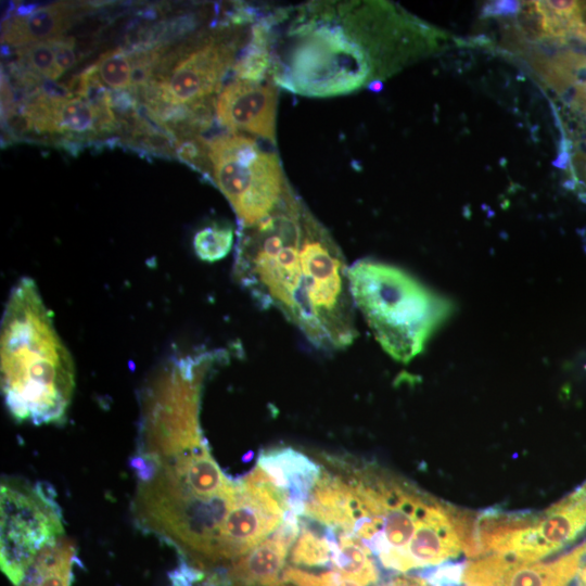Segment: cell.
I'll return each mask as SVG.
<instances>
[{"mask_svg":"<svg viewBox=\"0 0 586 586\" xmlns=\"http://www.w3.org/2000/svg\"><path fill=\"white\" fill-rule=\"evenodd\" d=\"M585 169H586V165H585ZM583 177H584V178H583V180H584V181H585V183H586V170H585V173H584V176H583Z\"/></svg>","mask_w":586,"mask_h":586,"instance_id":"27","label":"cell"},{"mask_svg":"<svg viewBox=\"0 0 586 586\" xmlns=\"http://www.w3.org/2000/svg\"><path fill=\"white\" fill-rule=\"evenodd\" d=\"M581 545L556 561L542 563L504 555H487L464 566L466 586H570L575 578Z\"/></svg>","mask_w":586,"mask_h":586,"instance_id":"12","label":"cell"},{"mask_svg":"<svg viewBox=\"0 0 586 586\" xmlns=\"http://www.w3.org/2000/svg\"><path fill=\"white\" fill-rule=\"evenodd\" d=\"M211 179L230 203L241 228L273 215L295 195L273 152L255 139L224 133L207 140Z\"/></svg>","mask_w":586,"mask_h":586,"instance_id":"8","label":"cell"},{"mask_svg":"<svg viewBox=\"0 0 586 586\" xmlns=\"http://www.w3.org/2000/svg\"><path fill=\"white\" fill-rule=\"evenodd\" d=\"M302 205L295 196L273 215L241 228L232 276L259 307L278 310L304 333L306 315L298 253Z\"/></svg>","mask_w":586,"mask_h":586,"instance_id":"6","label":"cell"},{"mask_svg":"<svg viewBox=\"0 0 586 586\" xmlns=\"http://www.w3.org/2000/svg\"><path fill=\"white\" fill-rule=\"evenodd\" d=\"M76 561L74 543L62 536L38 552L17 586H72Z\"/></svg>","mask_w":586,"mask_h":586,"instance_id":"17","label":"cell"},{"mask_svg":"<svg viewBox=\"0 0 586 586\" xmlns=\"http://www.w3.org/2000/svg\"><path fill=\"white\" fill-rule=\"evenodd\" d=\"M288 498V511L302 517L321 474V464L290 446L260 451L257 464Z\"/></svg>","mask_w":586,"mask_h":586,"instance_id":"15","label":"cell"},{"mask_svg":"<svg viewBox=\"0 0 586 586\" xmlns=\"http://www.w3.org/2000/svg\"><path fill=\"white\" fill-rule=\"evenodd\" d=\"M64 534L50 485L5 479L1 483V570L17 586L38 552Z\"/></svg>","mask_w":586,"mask_h":586,"instance_id":"9","label":"cell"},{"mask_svg":"<svg viewBox=\"0 0 586 586\" xmlns=\"http://www.w3.org/2000/svg\"><path fill=\"white\" fill-rule=\"evenodd\" d=\"M586 528V481L572 493L507 533L495 555L536 561L575 540Z\"/></svg>","mask_w":586,"mask_h":586,"instance_id":"11","label":"cell"},{"mask_svg":"<svg viewBox=\"0 0 586 586\" xmlns=\"http://www.w3.org/2000/svg\"><path fill=\"white\" fill-rule=\"evenodd\" d=\"M340 474L332 527L388 570L440 565L462 550L453 507L371 463L327 455Z\"/></svg>","mask_w":586,"mask_h":586,"instance_id":"2","label":"cell"},{"mask_svg":"<svg viewBox=\"0 0 586 586\" xmlns=\"http://www.w3.org/2000/svg\"><path fill=\"white\" fill-rule=\"evenodd\" d=\"M235 42L211 38L190 49L167 74L157 75L140 92L144 104H192L221 90L235 63Z\"/></svg>","mask_w":586,"mask_h":586,"instance_id":"10","label":"cell"},{"mask_svg":"<svg viewBox=\"0 0 586 586\" xmlns=\"http://www.w3.org/2000/svg\"><path fill=\"white\" fill-rule=\"evenodd\" d=\"M304 335L324 351L343 349L357 336L349 268L329 231L303 204L300 213Z\"/></svg>","mask_w":586,"mask_h":586,"instance_id":"7","label":"cell"},{"mask_svg":"<svg viewBox=\"0 0 586 586\" xmlns=\"http://www.w3.org/2000/svg\"><path fill=\"white\" fill-rule=\"evenodd\" d=\"M335 532L337 547L331 559L334 571L364 586L377 583L379 574L370 550L346 533Z\"/></svg>","mask_w":586,"mask_h":586,"instance_id":"19","label":"cell"},{"mask_svg":"<svg viewBox=\"0 0 586 586\" xmlns=\"http://www.w3.org/2000/svg\"><path fill=\"white\" fill-rule=\"evenodd\" d=\"M300 534L291 548L290 561L301 566L331 565V558L337 545L334 528L322 525L315 528L305 517H300Z\"/></svg>","mask_w":586,"mask_h":586,"instance_id":"18","label":"cell"},{"mask_svg":"<svg viewBox=\"0 0 586 586\" xmlns=\"http://www.w3.org/2000/svg\"><path fill=\"white\" fill-rule=\"evenodd\" d=\"M0 359L4 405L13 418L63 423L75 386L74 362L30 278H22L5 302Z\"/></svg>","mask_w":586,"mask_h":586,"instance_id":"4","label":"cell"},{"mask_svg":"<svg viewBox=\"0 0 586 586\" xmlns=\"http://www.w3.org/2000/svg\"><path fill=\"white\" fill-rule=\"evenodd\" d=\"M334 586H364V585L337 573Z\"/></svg>","mask_w":586,"mask_h":586,"instance_id":"26","label":"cell"},{"mask_svg":"<svg viewBox=\"0 0 586 586\" xmlns=\"http://www.w3.org/2000/svg\"><path fill=\"white\" fill-rule=\"evenodd\" d=\"M15 54L16 64L40 77L53 81L61 76L51 40L18 48Z\"/></svg>","mask_w":586,"mask_h":586,"instance_id":"22","label":"cell"},{"mask_svg":"<svg viewBox=\"0 0 586 586\" xmlns=\"http://www.w3.org/2000/svg\"><path fill=\"white\" fill-rule=\"evenodd\" d=\"M276 586H289V585H285V584H283V583H280V584L276 585Z\"/></svg>","mask_w":586,"mask_h":586,"instance_id":"28","label":"cell"},{"mask_svg":"<svg viewBox=\"0 0 586 586\" xmlns=\"http://www.w3.org/2000/svg\"><path fill=\"white\" fill-rule=\"evenodd\" d=\"M300 517L286 511L282 523L229 569L219 573L224 586H276L282 581L285 559L300 534Z\"/></svg>","mask_w":586,"mask_h":586,"instance_id":"14","label":"cell"},{"mask_svg":"<svg viewBox=\"0 0 586 586\" xmlns=\"http://www.w3.org/2000/svg\"><path fill=\"white\" fill-rule=\"evenodd\" d=\"M355 306L381 347L395 360L419 355L449 317L451 303L407 271L364 258L349 267Z\"/></svg>","mask_w":586,"mask_h":586,"instance_id":"5","label":"cell"},{"mask_svg":"<svg viewBox=\"0 0 586 586\" xmlns=\"http://www.w3.org/2000/svg\"><path fill=\"white\" fill-rule=\"evenodd\" d=\"M298 12L282 39L268 35L269 76L275 85L307 97L356 91L396 71L388 31L374 5L333 22L330 5ZM265 26V25H264Z\"/></svg>","mask_w":586,"mask_h":586,"instance_id":"3","label":"cell"},{"mask_svg":"<svg viewBox=\"0 0 586 586\" xmlns=\"http://www.w3.org/2000/svg\"><path fill=\"white\" fill-rule=\"evenodd\" d=\"M73 10L64 3L42 5L28 15L2 22L1 41L22 48L62 37L72 24Z\"/></svg>","mask_w":586,"mask_h":586,"instance_id":"16","label":"cell"},{"mask_svg":"<svg viewBox=\"0 0 586 586\" xmlns=\"http://www.w3.org/2000/svg\"><path fill=\"white\" fill-rule=\"evenodd\" d=\"M51 42L54 49L56 67L62 75L76 62L75 40L72 37L62 36L51 39Z\"/></svg>","mask_w":586,"mask_h":586,"instance_id":"24","label":"cell"},{"mask_svg":"<svg viewBox=\"0 0 586 586\" xmlns=\"http://www.w3.org/2000/svg\"><path fill=\"white\" fill-rule=\"evenodd\" d=\"M278 88L273 82L234 79L215 101L216 119L230 132L244 131L276 143Z\"/></svg>","mask_w":586,"mask_h":586,"instance_id":"13","label":"cell"},{"mask_svg":"<svg viewBox=\"0 0 586 586\" xmlns=\"http://www.w3.org/2000/svg\"><path fill=\"white\" fill-rule=\"evenodd\" d=\"M137 479L131 504L136 525L186 559L220 562L227 521L242 486L220 469L200 425L145 433L128 462Z\"/></svg>","mask_w":586,"mask_h":586,"instance_id":"1","label":"cell"},{"mask_svg":"<svg viewBox=\"0 0 586 586\" xmlns=\"http://www.w3.org/2000/svg\"><path fill=\"white\" fill-rule=\"evenodd\" d=\"M337 572H308L296 566H286L282 573V582L294 586H334Z\"/></svg>","mask_w":586,"mask_h":586,"instance_id":"23","label":"cell"},{"mask_svg":"<svg viewBox=\"0 0 586 586\" xmlns=\"http://www.w3.org/2000/svg\"><path fill=\"white\" fill-rule=\"evenodd\" d=\"M101 81L112 90H128L131 78V60L128 53L116 48L100 55L93 63Z\"/></svg>","mask_w":586,"mask_h":586,"instance_id":"21","label":"cell"},{"mask_svg":"<svg viewBox=\"0 0 586 586\" xmlns=\"http://www.w3.org/2000/svg\"><path fill=\"white\" fill-rule=\"evenodd\" d=\"M383 586H429L423 578L418 577H397Z\"/></svg>","mask_w":586,"mask_h":586,"instance_id":"25","label":"cell"},{"mask_svg":"<svg viewBox=\"0 0 586 586\" xmlns=\"http://www.w3.org/2000/svg\"><path fill=\"white\" fill-rule=\"evenodd\" d=\"M233 241L232 227L214 224L194 234L193 247L200 259L212 263L226 257L232 249Z\"/></svg>","mask_w":586,"mask_h":586,"instance_id":"20","label":"cell"}]
</instances>
